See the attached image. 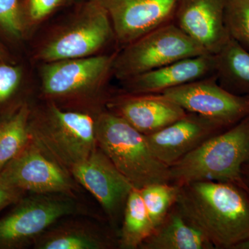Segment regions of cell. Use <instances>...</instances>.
I'll use <instances>...</instances> for the list:
<instances>
[{
    "label": "cell",
    "instance_id": "obj_1",
    "mask_svg": "<svg viewBox=\"0 0 249 249\" xmlns=\"http://www.w3.org/2000/svg\"><path fill=\"white\" fill-rule=\"evenodd\" d=\"M177 203L214 249H234L249 239V190L237 183L202 181L180 187Z\"/></svg>",
    "mask_w": 249,
    "mask_h": 249
},
{
    "label": "cell",
    "instance_id": "obj_2",
    "mask_svg": "<svg viewBox=\"0 0 249 249\" xmlns=\"http://www.w3.org/2000/svg\"><path fill=\"white\" fill-rule=\"evenodd\" d=\"M249 160V116L170 166V183L181 186L196 181H224L247 187L242 171Z\"/></svg>",
    "mask_w": 249,
    "mask_h": 249
},
{
    "label": "cell",
    "instance_id": "obj_3",
    "mask_svg": "<svg viewBox=\"0 0 249 249\" xmlns=\"http://www.w3.org/2000/svg\"><path fill=\"white\" fill-rule=\"evenodd\" d=\"M96 117L88 113L64 110L52 103L34 115L31 112L29 137L46 155L70 173L98 147Z\"/></svg>",
    "mask_w": 249,
    "mask_h": 249
},
{
    "label": "cell",
    "instance_id": "obj_4",
    "mask_svg": "<svg viewBox=\"0 0 249 249\" xmlns=\"http://www.w3.org/2000/svg\"><path fill=\"white\" fill-rule=\"evenodd\" d=\"M96 131L98 146L134 188L170 183V168L154 155L146 135L121 116L109 110L100 112Z\"/></svg>",
    "mask_w": 249,
    "mask_h": 249
},
{
    "label": "cell",
    "instance_id": "obj_5",
    "mask_svg": "<svg viewBox=\"0 0 249 249\" xmlns=\"http://www.w3.org/2000/svg\"><path fill=\"white\" fill-rule=\"evenodd\" d=\"M206 53L196 41L170 22L122 47L116 53L111 73L124 81L172 62Z\"/></svg>",
    "mask_w": 249,
    "mask_h": 249
},
{
    "label": "cell",
    "instance_id": "obj_6",
    "mask_svg": "<svg viewBox=\"0 0 249 249\" xmlns=\"http://www.w3.org/2000/svg\"><path fill=\"white\" fill-rule=\"evenodd\" d=\"M76 196L61 193L33 194L22 198L0 219V249H22L59 220L78 214Z\"/></svg>",
    "mask_w": 249,
    "mask_h": 249
},
{
    "label": "cell",
    "instance_id": "obj_7",
    "mask_svg": "<svg viewBox=\"0 0 249 249\" xmlns=\"http://www.w3.org/2000/svg\"><path fill=\"white\" fill-rule=\"evenodd\" d=\"M116 53L47 62L42 70L44 93L53 100L69 99L96 91L112 72Z\"/></svg>",
    "mask_w": 249,
    "mask_h": 249
},
{
    "label": "cell",
    "instance_id": "obj_8",
    "mask_svg": "<svg viewBox=\"0 0 249 249\" xmlns=\"http://www.w3.org/2000/svg\"><path fill=\"white\" fill-rule=\"evenodd\" d=\"M0 173L13 186L33 194L61 193L75 196L77 181L71 173L29 141Z\"/></svg>",
    "mask_w": 249,
    "mask_h": 249
},
{
    "label": "cell",
    "instance_id": "obj_9",
    "mask_svg": "<svg viewBox=\"0 0 249 249\" xmlns=\"http://www.w3.org/2000/svg\"><path fill=\"white\" fill-rule=\"evenodd\" d=\"M188 112L214 119L231 127L249 116V97L221 87L215 76L192 82L160 93Z\"/></svg>",
    "mask_w": 249,
    "mask_h": 249
},
{
    "label": "cell",
    "instance_id": "obj_10",
    "mask_svg": "<svg viewBox=\"0 0 249 249\" xmlns=\"http://www.w3.org/2000/svg\"><path fill=\"white\" fill-rule=\"evenodd\" d=\"M113 37L115 39L107 13L94 0L72 27L41 50L39 58L51 62L92 56Z\"/></svg>",
    "mask_w": 249,
    "mask_h": 249
},
{
    "label": "cell",
    "instance_id": "obj_11",
    "mask_svg": "<svg viewBox=\"0 0 249 249\" xmlns=\"http://www.w3.org/2000/svg\"><path fill=\"white\" fill-rule=\"evenodd\" d=\"M70 173L77 183L97 199L111 222L116 224L119 222L134 186L101 148L96 147Z\"/></svg>",
    "mask_w": 249,
    "mask_h": 249
},
{
    "label": "cell",
    "instance_id": "obj_12",
    "mask_svg": "<svg viewBox=\"0 0 249 249\" xmlns=\"http://www.w3.org/2000/svg\"><path fill=\"white\" fill-rule=\"evenodd\" d=\"M106 10L122 47L173 22L179 0H96Z\"/></svg>",
    "mask_w": 249,
    "mask_h": 249
},
{
    "label": "cell",
    "instance_id": "obj_13",
    "mask_svg": "<svg viewBox=\"0 0 249 249\" xmlns=\"http://www.w3.org/2000/svg\"><path fill=\"white\" fill-rule=\"evenodd\" d=\"M229 128L214 119L187 112L181 119L146 137L154 155L170 167L211 137Z\"/></svg>",
    "mask_w": 249,
    "mask_h": 249
},
{
    "label": "cell",
    "instance_id": "obj_14",
    "mask_svg": "<svg viewBox=\"0 0 249 249\" xmlns=\"http://www.w3.org/2000/svg\"><path fill=\"white\" fill-rule=\"evenodd\" d=\"M227 0H179L173 22L206 53L215 55L230 37L225 22Z\"/></svg>",
    "mask_w": 249,
    "mask_h": 249
},
{
    "label": "cell",
    "instance_id": "obj_15",
    "mask_svg": "<svg viewBox=\"0 0 249 249\" xmlns=\"http://www.w3.org/2000/svg\"><path fill=\"white\" fill-rule=\"evenodd\" d=\"M108 107L145 135L158 132L188 112L160 93L122 92L109 100Z\"/></svg>",
    "mask_w": 249,
    "mask_h": 249
},
{
    "label": "cell",
    "instance_id": "obj_16",
    "mask_svg": "<svg viewBox=\"0 0 249 249\" xmlns=\"http://www.w3.org/2000/svg\"><path fill=\"white\" fill-rule=\"evenodd\" d=\"M215 55L202 54L172 62L121 81L123 92L161 93L192 82L215 76Z\"/></svg>",
    "mask_w": 249,
    "mask_h": 249
},
{
    "label": "cell",
    "instance_id": "obj_17",
    "mask_svg": "<svg viewBox=\"0 0 249 249\" xmlns=\"http://www.w3.org/2000/svg\"><path fill=\"white\" fill-rule=\"evenodd\" d=\"M141 249H214L200 229L176 203Z\"/></svg>",
    "mask_w": 249,
    "mask_h": 249
},
{
    "label": "cell",
    "instance_id": "obj_18",
    "mask_svg": "<svg viewBox=\"0 0 249 249\" xmlns=\"http://www.w3.org/2000/svg\"><path fill=\"white\" fill-rule=\"evenodd\" d=\"M115 240L100 228L79 221L54 224L36 239L37 249H107L115 247Z\"/></svg>",
    "mask_w": 249,
    "mask_h": 249
},
{
    "label": "cell",
    "instance_id": "obj_19",
    "mask_svg": "<svg viewBox=\"0 0 249 249\" xmlns=\"http://www.w3.org/2000/svg\"><path fill=\"white\" fill-rule=\"evenodd\" d=\"M215 58L219 85L232 94L249 97V51L230 36Z\"/></svg>",
    "mask_w": 249,
    "mask_h": 249
},
{
    "label": "cell",
    "instance_id": "obj_20",
    "mask_svg": "<svg viewBox=\"0 0 249 249\" xmlns=\"http://www.w3.org/2000/svg\"><path fill=\"white\" fill-rule=\"evenodd\" d=\"M154 230L155 227L147 213L140 191L134 188L124 206L118 246L123 249H139Z\"/></svg>",
    "mask_w": 249,
    "mask_h": 249
},
{
    "label": "cell",
    "instance_id": "obj_21",
    "mask_svg": "<svg viewBox=\"0 0 249 249\" xmlns=\"http://www.w3.org/2000/svg\"><path fill=\"white\" fill-rule=\"evenodd\" d=\"M31 110L27 105L0 121V172L26 147L30 141L29 121Z\"/></svg>",
    "mask_w": 249,
    "mask_h": 249
},
{
    "label": "cell",
    "instance_id": "obj_22",
    "mask_svg": "<svg viewBox=\"0 0 249 249\" xmlns=\"http://www.w3.org/2000/svg\"><path fill=\"white\" fill-rule=\"evenodd\" d=\"M180 187L175 183H160L139 189L155 229L176 204Z\"/></svg>",
    "mask_w": 249,
    "mask_h": 249
},
{
    "label": "cell",
    "instance_id": "obj_23",
    "mask_svg": "<svg viewBox=\"0 0 249 249\" xmlns=\"http://www.w3.org/2000/svg\"><path fill=\"white\" fill-rule=\"evenodd\" d=\"M225 22L231 37L249 52V0H227Z\"/></svg>",
    "mask_w": 249,
    "mask_h": 249
},
{
    "label": "cell",
    "instance_id": "obj_24",
    "mask_svg": "<svg viewBox=\"0 0 249 249\" xmlns=\"http://www.w3.org/2000/svg\"><path fill=\"white\" fill-rule=\"evenodd\" d=\"M0 26L11 35H21L22 24L18 0H0Z\"/></svg>",
    "mask_w": 249,
    "mask_h": 249
},
{
    "label": "cell",
    "instance_id": "obj_25",
    "mask_svg": "<svg viewBox=\"0 0 249 249\" xmlns=\"http://www.w3.org/2000/svg\"><path fill=\"white\" fill-rule=\"evenodd\" d=\"M20 70L11 65H0V106L9 102L21 81Z\"/></svg>",
    "mask_w": 249,
    "mask_h": 249
},
{
    "label": "cell",
    "instance_id": "obj_26",
    "mask_svg": "<svg viewBox=\"0 0 249 249\" xmlns=\"http://www.w3.org/2000/svg\"><path fill=\"white\" fill-rule=\"evenodd\" d=\"M24 192L13 186L0 173V211L10 205L17 204Z\"/></svg>",
    "mask_w": 249,
    "mask_h": 249
},
{
    "label": "cell",
    "instance_id": "obj_27",
    "mask_svg": "<svg viewBox=\"0 0 249 249\" xmlns=\"http://www.w3.org/2000/svg\"><path fill=\"white\" fill-rule=\"evenodd\" d=\"M61 0H29V15L34 21H40L50 14Z\"/></svg>",
    "mask_w": 249,
    "mask_h": 249
},
{
    "label": "cell",
    "instance_id": "obj_28",
    "mask_svg": "<svg viewBox=\"0 0 249 249\" xmlns=\"http://www.w3.org/2000/svg\"><path fill=\"white\" fill-rule=\"evenodd\" d=\"M242 177L244 183L249 190V160L242 168Z\"/></svg>",
    "mask_w": 249,
    "mask_h": 249
},
{
    "label": "cell",
    "instance_id": "obj_29",
    "mask_svg": "<svg viewBox=\"0 0 249 249\" xmlns=\"http://www.w3.org/2000/svg\"><path fill=\"white\" fill-rule=\"evenodd\" d=\"M234 249H249V239L236 245Z\"/></svg>",
    "mask_w": 249,
    "mask_h": 249
},
{
    "label": "cell",
    "instance_id": "obj_30",
    "mask_svg": "<svg viewBox=\"0 0 249 249\" xmlns=\"http://www.w3.org/2000/svg\"><path fill=\"white\" fill-rule=\"evenodd\" d=\"M1 55H2V52H1V48H0V58H1Z\"/></svg>",
    "mask_w": 249,
    "mask_h": 249
}]
</instances>
